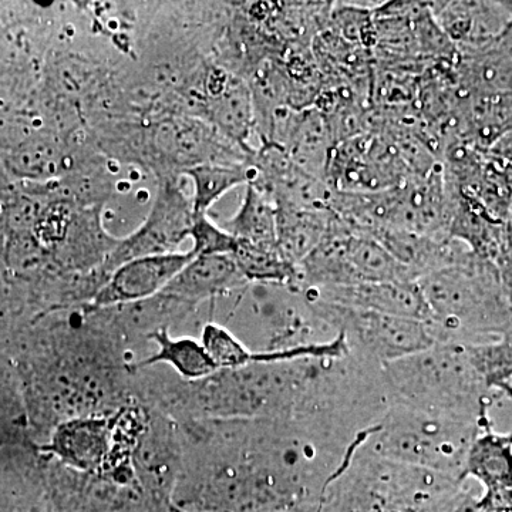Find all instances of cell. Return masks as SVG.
I'll return each instance as SVG.
<instances>
[{
  "instance_id": "1",
  "label": "cell",
  "mask_w": 512,
  "mask_h": 512,
  "mask_svg": "<svg viewBox=\"0 0 512 512\" xmlns=\"http://www.w3.org/2000/svg\"><path fill=\"white\" fill-rule=\"evenodd\" d=\"M461 484L360 444L326 487L319 512H448L463 495Z\"/></svg>"
},
{
  "instance_id": "2",
  "label": "cell",
  "mask_w": 512,
  "mask_h": 512,
  "mask_svg": "<svg viewBox=\"0 0 512 512\" xmlns=\"http://www.w3.org/2000/svg\"><path fill=\"white\" fill-rule=\"evenodd\" d=\"M217 301L222 302V315L215 323L234 333L252 353L323 345L339 335L299 286L248 282Z\"/></svg>"
},
{
  "instance_id": "3",
  "label": "cell",
  "mask_w": 512,
  "mask_h": 512,
  "mask_svg": "<svg viewBox=\"0 0 512 512\" xmlns=\"http://www.w3.org/2000/svg\"><path fill=\"white\" fill-rule=\"evenodd\" d=\"M421 292L429 306L434 342L457 343L471 332H501L512 312L491 262L468 251L454 264L421 276Z\"/></svg>"
},
{
  "instance_id": "4",
  "label": "cell",
  "mask_w": 512,
  "mask_h": 512,
  "mask_svg": "<svg viewBox=\"0 0 512 512\" xmlns=\"http://www.w3.org/2000/svg\"><path fill=\"white\" fill-rule=\"evenodd\" d=\"M389 404H403L447 416L484 420L481 390H487L468 359L466 345L437 343L382 366Z\"/></svg>"
},
{
  "instance_id": "5",
  "label": "cell",
  "mask_w": 512,
  "mask_h": 512,
  "mask_svg": "<svg viewBox=\"0 0 512 512\" xmlns=\"http://www.w3.org/2000/svg\"><path fill=\"white\" fill-rule=\"evenodd\" d=\"M478 423L403 404H389L365 441L379 456L463 480L468 448Z\"/></svg>"
},
{
  "instance_id": "6",
  "label": "cell",
  "mask_w": 512,
  "mask_h": 512,
  "mask_svg": "<svg viewBox=\"0 0 512 512\" xmlns=\"http://www.w3.org/2000/svg\"><path fill=\"white\" fill-rule=\"evenodd\" d=\"M313 309L340 333L355 355L383 366L436 345L421 320L348 308L312 298Z\"/></svg>"
},
{
  "instance_id": "7",
  "label": "cell",
  "mask_w": 512,
  "mask_h": 512,
  "mask_svg": "<svg viewBox=\"0 0 512 512\" xmlns=\"http://www.w3.org/2000/svg\"><path fill=\"white\" fill-rule=\"evenodd\" d=\"M194 218L192 201L174 184L164 185L146 222L133 235L116 242L101 272L109 278L114 269L131 259L178 252V247L190 238Z\"/></svg>"
},
{
  "instance_id": "8",
  "label": "cell",
  "mask_w": 512,
  "mask_h": 512,
  "mask_svg": "<svg viewBox=\"0 0 512 512\" xmlns=\"http://www.w3.org/2000/svg\"><path fill=\"white\" fill-rule=\"evenodd\" d=\"M194 258L191 251L141 256L114 269L92 299V308L111 309L156 298Z\"/></svg>"
},
{
  "instance_id": "9",
  "label": "cell",
  "mask_w": 512,
  "mask_h": 512,
  "mask_svg": "<svg viewBox=\"0 0 512 512\" xmlns=\"http://www.w3.org/2000/svg\"><path fill=\"white\" fill-rule=\"evenodd\" d=\"M312 298L348 308L429 322L430 311L416 281L362 282L306 291Z\"/></svg>"
},
{
  "instance_id": "10",
  "label": "cell",
  "mask_w": 512,
  "mask_h": 512,
  "mask_svg": "<svg viewBox=\"0 0 512 512\" xmlns=\"http://www.w3.org/2000/svg\"><path fill=\"white\" fill-rule=\"evenodd\" d=\"M429 8L457 50L497 45L512 22L507 2H429Z\"/></svg>"
},
{
  "instance_id": "11",
  "label": "cell",
  "mask_w": 512,
  "mask_h": 512,
  "mask_svg": "<svg viewBox=\"0 0 512 512\" xmlns=\"http://www.w3.org/2000/svg\"><path fill=\"white\" fill-rule=\"evenodd\" d=\"M111 416H80L60 421L45 450L69 470L97 476L110 450Z\"/></svg>"
},
{
  "instance_id": "12",
  "label": "cell",
  "mask_w": 512,
  "mask_h": 512,
  "mask_svg": "<svg viewBox=\"0 0 512 512\" xmlns=\"http://www.w3.org/2000/svg\"><path fill=\"white\" fill-rule=\"evenodd\" d=\"M167 417L158 410L150 412L146 433L133 461L137 481L156 493L171 487L183 467V441L178 436V427Z\"/></svg>"
},
{
  "instance_id": "13",
  "label": "cell",
  "mask_w": 512,
  "mask_h": 512,
  "mask_svg": "<svg viewBox=\"0 0 512 512\" xmlns=\"http://www.w3.org/2000/svg\"><path fill=\"white\" fill-rule=\"evenodd\" d=\"M248 284L232 256H194L164 289L163 295L185 306L217 301Z\"/></svg>"
},
{
  "instance_id": "14",
  "label": "cell",
  "mask_w": 512,
  "mask_h": 512,
  "mask_svg": "<svg viewBox=\"0 0 512 512\" xmlns=\"http://www.w3.org/2000/svg\"><path fill=\"white\" fill-rule=\"evenodd\" d=\"M454 79L463 96L501 97L512 93V57L500 45L458 50Z\"/></svg>"
},
{
  "instance_id": "15",
  "label": "cell",
  "mask_w": 512,
  "mask_h": 512,
  "mask_svg": "<svg viewBox=\"0 0 512 512\" xmlns=\"http://www.w3.org/2000/svg\"><path fill=\"white\" fill-rule=\"evenodd\" d=\"M147 340L156 346V352L127 365L128 375L138 370L167 365L185 382H198L218 372L217 365L200 339L190 336L174 338L170 330L160 329L150 333Z\"/></svg>"
},
{
  "instance_id": "16",
  "label": "cell",
  "mask_w": 512,
  "mask_h": 512,
  "mask_svg": "<svg viewBox=\"0 0 512 512\" xmlns=\"http://www.w3.org/2000/svg\"><path fill=\"white\" fill-rule=\"evenodd\" d=\"M276 212L279 251L296 266L328 238L339 221L329 207H282L276 208Z\"/></svg>"
},
{
  "instance_id": "17",
  "label": "cell",
  "mask_w": 512,
  "mask_h": 512,
  "mask_svg": "<svg viewBox=\"0 0 512 512\" xmlns=\"http://www.w3.org/2000/svg\"><path fill=\"white\" fill-rule=\"evenodd\" d=\"M474 478L484 487L485 497L512 491V433L497 434L485 429L478 434L466 457L463 480Z\"/></svg>"
},
{
  "instance_id": "18",
  "label": "cell",
  "mask_w": 512,
  "mask_h": 512,
  "mask_svg": "<svg viewBox=\"0 0 512 512\" xmlns=\"http://www.w3.org/2000/svg\"><path fill=\"white\" fill-rule=\"evenodd\" d=\"M211 94L210 114L218 133L239 147L251 150L247 144L252 127L255 126L251 87L241 77L229 74L224 86Z\"/></svg>"
},
{
  "instance_id": "19",
  "label": "cell",
  "mask_w": 512,
  "mask_h": 512,
  "mask_svg": "<svg viewBox=\"0 0 512 512\" xmlns=\"http://www.w3.org/2000/svg\"><path fill=\"white\" fill-rule=\"evenodd\" d=\"M224 228L239 241L278 247L276 205L254 185L248 184L241 207Z\"/></svg>"
},
{
  "instance_id": "20",
  "label": "cell",
  "mask_w": 512,
  "mask_h": 512,
  "mask_svg": "<svg viewBox=\"0 0 512 512\" xmlns=\"http://www.w3.org/2000/svg\"><path fill=\"white\" fill-rule=\"evenodd\" d=\"M185 174L191 178L192 207L195 214H207L212 205L221 200L228 191L234 190L239 185L249 184L254 177L251 163L229 164L198 163L185 170Z\"/></svg>"
},
{
  "instance_id": "21",
  "label": "cell",
  "mask_w": 512,
  "mask_h": 512,
  "mask_svg": "<svg viewBox=\"0 0 512 512\" xmlns=\"http://www.w3.org/2000/svg\"><path fill=\"white\" fill-rule=\"evenodd\" d=\"M232 259L242 276L252 284L299 286L298 266L286 261L278 247L255 245L238 239Z\"/></svg>"
},
{
  "instance_id": "22",
  "label": "cell",
  "mask_w": 512,
  "mask_h": 512,
  "mask_svg": "<svg viewBox=\"0 0 512 512\" xmlns=\"http://www.w3.org/2000/svg\"><path fill=\"white\" fill-rule=\"evenodd\" d=\"M468 359L487 390L512 396V346L501 340L495 343H467Z\"/></svg>"
},
{
  "instance_id": "23",
  "label": "cell",
  "mask_w": 512,
  "mask_h": 512,
  "mask_svg": "<svg viewBox=\"0 0 512 512\" xmlns=\"http://www.w3.org/2000/svg\"><path fill=\"white\" fill-rule=\"evenodd\" d=\"M194 256L229 255L237 249L238 239L224 227H218L207 214H195L190 231Z\"/></svg>"
},
{
  "instance_id": "24",
  "label": "cell",
  "mask_w": 512,
  "mask_h": 512,
  "mask_svg": "<svg viewBox=\"0 0 512 512\" xmlns=\"http://www.w3.org/2000/svg\"><path fill=\"white\" fill-rule=\"evenodd\" d=\"M12 168L20 175L36 177L52 173L57 164L55 150L47 143H32L13 154Z\"/></svg>"
},
{
  "instance_id": "25",
  "label": "cell",
  "mask_w": 512,
  "mask_h": 512,
  "mask_svg": "<svg viewBox=\"0 0 512 512\" xmlns=\"http://www.w3.org/2000/svg\"><path fill=\"white\" fill-rule=\"evenodd\" d=\"M485 153L498 163L512 167V131L498 138Z\"/></svg>"
},
{
  "instance_id": "26",
  "label": "cell",
  "mask_w": 512,
  "mask_h": 512,
  "mask_svg": "<svg viewBox=\"0 0 512 512\" xmlns=\"http://www.w3.org/2000/svg\"><path fill=\"white\" fill-rule=\"evenodd\" d=\"M451 512H495L494 508L488 507L481 498H474L464 494L458 498Z\"/></svg>"
},
{
  "instance_id": "27",
  "label": "cell",
  "mask_w": 512,
  "mask_h": 512,
  "mask_svg": "<svg viewBox=\"0 0 512 512\" xmlns=\"http://www.w3.org/2000/svg\"><path fill=\"white\" fill-rule=\"evenodd\" d=\"M498 45L512 57V22L508 25V28L504 30L503 35H501L500 40H498Z\"/></svg>"
},
{
  "instance_id": "28",
  "label": "cell",
  "mask_w": 512,
  "mask_h": 512,
  "mask_svg": "<svg viewBox=\"0 0 512 512\" xmlns=\"http://www.w3.org/2000/svg\"><path fill=\"white\" fill-rule=\"evenodd\" d=\"M170 512H190L188 510H184V508L178 507V505H170Z\"/></svg>"
},
{
  "instance_id": "29",
  "label": "cell",
  "mask_w": 512,
  "mask_h": 512,
  "mask_svg": "<svg viewBox=\"0 0 512 512\" xmlns=\"http://www.w3.org/2000/svg\"><path fill=\"white\" fill-rule=\"evenodd\" d=\"M448 512H451V511H448Z\"/></svg>"
}]
</instances>
